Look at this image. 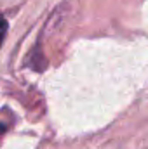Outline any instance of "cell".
Segmentation results:
<instances>
[{
  "mask_svg": "<svg viewBox=\"0 0 148 149\" xmlns=\"http://www.w3.org/2000/svg\"><path fill=\"white\" fill-rule=\"evenodd\" d=\"M5 31H7V21L4 19V16H0V45L5 38Z\"/></svg>",
  "mask_w": 148,
  "mask_h": 149,
  "instance_id": "cell-1",
  "label": "cell"
},
{
  "mask_svg": "<svg viewBox=\"0 0 148 149\" xmlns=\"http://www.w3.org/2000/svg\"><path fill=\"white\" fill-rule=\"evenodd\" d=\"M4 130H5V125H4V123H0V134H2Z\"/></svg>",
  "mask_w": 148,
  "mask_h": 149,
  "instance_id": "cell-2",
  "label": "cell"
}]
</instances>
